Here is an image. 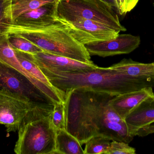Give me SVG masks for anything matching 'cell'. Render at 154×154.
<instances>
[{"label": "cell", "mask_w": 154, "mask_h": 154, "mask_svg": "<svg viewBox=\"0 0 154 154\" xmlns=\"http://www.w3.org/2000/svg\"><path fill=\"white\" fill-rule=\"evenodd\" d=\"M115 96L85 88L66 92V130L81 145L97 136H103L111 141L131 143L134 136L109 104Z\"/></svg>", "instance_id": "obj_1"}, {"label": "cell", "mask_w": 154, "mask_h": 154, "mask_svg": "<svg viewBox=\"0 0 154 154\" xmlns=\"http://www.w3.org/2000/svg\"><path fill=\"white\" fill-rule=\"evenodd\" d=\"M52 86L65 95L69 90L85 88L97 92L117 96L146 87L121 71L98 67L79 71H65L40 68Z\"/></svg>", "instance_id": "obj_2"}, {"label": "cell", "mask_w": 154, "mask_h": 154, "mask_svg": "<svg viewBox=\"0 0 154 154\" xmlns=\"http://www.w3.org/2000/svg\"><path fill=\"white\" fill-rule=\"evenodd\" d=\"M54 105H37L29 109L18 128L17 154H55L56 130L51 123Z\"/></svg>", "instance_id": "obj_3"}, {"label": "cell", "mask_w": 154, "mask_h": 154, "mask_svg": "<svg viewBox=\"0 0 154 154\" xmlns=\"http://www.w3.org/2000/svg\"><path fill=\"white\" fill-rule=\"evenodd\" d=\"M17 34L29 40L43 51L81 62L93 63L84 45L70 34L68 28L63 23L44 30Z\"/></svg>", "instance_id": "obj_4"}, {"label": "cell", "mask_w": 154, "mask_h": 154, "mask_svg": "<svg viewBox=\"0 0 154 154\" xmlns=\"http://www.w3.org/2000/svg\"><path fill=\"white\" fill-rule=\"evenodd\" d=\"M114 7L104 0H58L57 17L61 22L76 18L92 20L119 31H125Z\"/></svg>", "instance_id": "obj_5"}, {"label": "cell", "mask_w": 154, "mask_h": 154, "mask_svg": "<svg viewBox=\"0 0 154 154\" xmlns=\"http://www.w3.org/2000/svg\"><path fill=\"white\" fill-rule=\"evenodd\" d=\"M57 1L23 14L12 22L5 24L3 34L40 31L61 24L57 17Z\"/></svg>", "instance_id": "obj_6"}, {"label": "cell", "mask_w": 154, "mask_h": 154, "mask_svg": "<svg viewBox=\"0 0 154 154\" xmlns=\"http://www.w3.org/2000/svg\"><path fill=\"white\" fill-rule=\"evenodd\" d=\"M37 104L20 94L0 88V124L8 133L16 132L28 111Z\"/></svg>", "instance_id": "obj_7"}, {"label": "cell", "mask_w": 154, "mask_h": 154, "mask_svg": "<svg viewBox=\"0 0 154 154\" xmlns=\"http://www.w3.org/2000/svg\"><path fill=\"white\" fill-rule=\"evenodd\" d=\"M0 88L20 94L35 104L55 105L27 77L1 61Z\"/></svg>", "instance_id": "obj_8"}, {"label": "cell", "mask_w": 154, "mask_h": 154, "mask_svg": "<svg viewBox=\"0 0 154 154\" xmlns=\"http://www.w3.org/2000/svg\"><path fill=\"white\" fill-rule=\"evenodd\" d=\"M61 22L66 25L70 34L84 45L115 39L120 32L106 24L87 19L76 18Z\"/></svg>", "instance_id": "obj_9"}, {"label": "cell", "mask_w": 154, "mask_h": 154, "mask_svg": "<svg viewBox=\"0 0 154 154\" xmlns=\"http://www.w3.org/2000/svg\"><path fill=\"white\" fill-rule=\"evenodd\" d=\"M141 39L130 34H119L115 39L91 42L84 45L90 56L106 58L128 54L139 47Z\"/></svg>", "instance_id": "obj_10"}, {"label": "cell", "mask_w": 154, "mask_h": 154, "mask_svg": "<svg viewBox=\"0 0 154 154\" xmlns=\"http://www.w3.org/2000/svg\"><path fill=\"white\" fill-rule=\"evenodd\" d=\"M40 68L65 71H79L94 69L98 66L94 63L81 62L63 56L42 51L32 54Z\"/></svg>", "instance_id": "obj_11"}, {"label": "cell", "mask_w": 154, "mask_h": 154, "mask_svg": "<svg viewBox=\"0 0 154 154\" xmlns=\"http://www.w3.org/2000/svg\"><path fill=\"white\" fill-rule=\"evenodd\" d=\"M154 97L153 88L146 87L114 97L109 101L112 108L125 120L143 101Z\"/></svg>", "instance_id": "obj_12"}, {"label": "cell", "mask_w": 154, "mask_h": 154, "mask_svg": "<svg viewBox=\"0 0 154 154\" xmlns=\"http://www.w3.org/2000/svg\"><path fill=\"white\" fill-rule=\"evenodd\" d=\"M109 67L125 73L138 82L154 88V62L141 63L130 58H125Z\"/></svg>", "instance_id": "obj_13"}, {"label": "cell", "mask_w": 154, "mask_h": 154, "mask_svg": "<svg viewBox=\"0 0 154 154\" xmlns=\"http://www.w3.org/2000/svg\"><path fill=\"white\" fill-rule=\"evenodd\" d=\"M125 121L134 137L136 130L154 123V97L143 101L127 116Z\"/></svg>", "instance_id": "obj_14"}, {"label": "cell", "mask_w": 154, "mask_h": 154, "mask_svg": "<svg viewBox=\"0 0 154 154\" xmlns=\"http://www.w3.org/2000/svg\"><path fill=\"white\" fill-rule=\"evenodd\" d=\"M55 154H84L78 140L66 129L56 131Z\"/></svg>", "instance_id": "obj_15"}, {"label": "cell", "mask_w": 154, "mask_h": 154, "mask_svg": "<svg viewBox=\"0 0 154 154\" xmlns=\"http://www.w3.org/2000/svg\"><path fill=\"white\" fill-rule=\"evenodd\" d=\"M58 0H11L12 22L17 17L27 12L39 8L44 5L55 2Z\"/></svg>", "instance_id": "obj_16"}, {"label": "cell", "mask_w": 154, "mask_h": 154, "mask_svg": "<svg viewBox=\"0 0 154 154\" xmlns=\"http://www.w3.org/2000/svg\"><path fill=\"white\" fill-rule=\"evenodd\" d=\"M8 39L14 49L34 54L43 51L39 47L18 34H8Z\"/></svg>", "instance_id": "obj_17"}, {"label": "cell", "mask_w": 154, "mask_h": 154, "mask_svg": "<svg viewBox=\"0 0 154 154\" xmlns=\"http://www.w3.org/2000/svg\"><path fill=\"white\" fill-rule=\"evenodd\" d=\"M110 139L103 136H97L85 143L84 154H106L110 146Z\"/></svg>", "instance_id": "obj_18"}, {"label": "cell", "mask_w": 154, "mask_h": 154, "mask_svg": "<svg viewBox=\"0 0 154 154\" xmlns=\"http://www.w3.org/2000/svg\"><path fill=\"white\" fill-rule=\"evenodd\" d=\"M51 120L56 131L59 129H66L64 102H60L54 105L51 114Z\"/></svg>", "instance_id": "obj_19"}, {"label": "cell", "mask_w": 154, "mask_h": 154, "mask_svg": "<svg viewBox=\"0 0 154 154\" xmlns=\"http://www.w3.org/2000/svg\"><path fill=\"white\" fill-rule=\"evenodd\" d=\"M11 2V0H0V37L3 35L5 24L12 22Z\"/></svg>", "instance_id": "obj_20"}, {"label": "cell", "mask_w": 154, "mask_h": 154, "mask_svg": "<svg viewBox=\"0 0 154 154\" xmlns=\"http://www.w3.org/2000/svg\"><path fill=\"white\" fill-rule=\"evenodd\" d=\"M135 148L124 142L112 141L106 154H135Z\"/></svg>", "instance_id": "obj_21"}, {"label": "cell", "mask_w": 154, "mask_h": 154, "mask_svg": "<svg viewBox=\"0 0 154 154\" xmlns=\"http://www.w3.org/2000/svg\"><path fill=\"white\" fill-rule=\"evenodd\" d=\"M139 0H114L116 8L120 15L126 14L131 11L138 3Z\"/></svg>", "instance_id": "obj_22"}, {"label": "cell", "mask_w": 154, "mask_h": 154, "mask_svg": "<svg viewBox=\"0 0 154 154\" xmlns=\"http://www.w3.org/2000/svg\"><path fill=\"white\" fill-rule=\"evenodd\" d=\"M154 134V124L148 125L145 126L143 127L136 130L135 132V136L143 137L147 136L149 135Z\"/></svg>", "instance_id": "obj_23"}, {"label": "cell", "mask_w": 154, "mask_h": 154, "mask_svg": "<svg viewBox=\"0 0 154 154\" xmlns=\"http://www.w3.org/2000/svg\"><path fill=\"white\" fill-rule=\"evenodd\" d=\"M104 1H106V2H107L109 3L110 4V5L114 6V7H116V5H115V2H114V0H104Z\"/></svg>", "instance_id": "obj_24"}, {"label": "cell", "mask_w": 154, "mask_h": 154, "mask_svg": "<svg viewBox=\"0 0 154 154\" xmlns=\"http://www.w3.org/2000/svg\"><path fill=\"white\" fill-rule=\"evenodd\" d=\"M153 5H154V3H153Z\"/></svg>", "instance_id": "obj_25"}, {"label": "cell", "mask_w": 154, "mask_h": 154, "mask_svg": "<svg viewBox=\"0 0 154 154\" xmlns=\"http://www.w3.org/2000/svg\"></svg>", "instance_id": "obj_26"}]
</instances>
